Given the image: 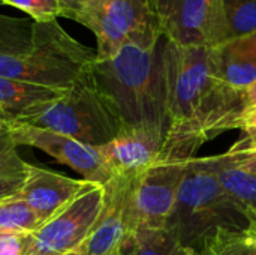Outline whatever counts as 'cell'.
Here are the masks:
<instances>
[{"instance_id": "1", "label": "cell", "mask_w": 256, "mask_h": 255, "mask_svg": "<svg viewBox=\"0 0 256 255\" xmlns=\"http://www.w3.org/2000/svg\"><path fill=\"white\" fill-rule=\"evenodd\" d=\"M165 89L168 131L162 158H194L202 143L237 129L248 111L243 89L216 77L208 47H182L166 39Z\"/></svg>"}, {"instance_id": "2", "label": "cell", "mask_w": 256, "mask_h": 255, "mask_svg": "<svg viewBox=\"0 0 256 255\" xmlns=\"http://www.w3.org/2000/svg\"><path fill=\"white\" fill-rule=\"evenodd\" d=\"M165 45L129 42L108 60H96L92 78L114 104L124 126L168 131L165 89Z\"/></svg>"}, {"instance_id": "3", "label": "cell", "mask_w": 256, "mask_h": 255, "mask_svg": "<svg viewBox=\"0 0 256 255\" xmlns=\"http://www.w3.org/2000/svg\"><path fill=\"white\" fill-rule=\"evenodd\" d=\"M250 224L248 207L222 185L216 156L190 158L164 230L184 248L202 255L219 230H244Z\"/></svg>"}, {"instance_id": "4", "label": "cell", "mask_w": 256, "mask_h": 255, "mask_svg": "<svg viewBox=\"0 0 256 255\" xmlns=\"http://www.w3.org/2000/svg\"><path fill=\"white\" fill-rule=\"evenodd\" d=\"M9 120L50 129L94 147L110 143L124 128L114 104L94 84L92 72L60 98L36 105Z\"/></svg>"}, {"instance_id": "5", "label": "cell", "mask_w": 256, "mask_h": 255, "mask_svg": "<svg viewBox=\"0 0 256 255\" xmlns=\"http://www.w3.org/2000/svg\"><path fill=\"white\" fill-rule=\"evenodd\" d=\"M33 47L26 54H0V77L54 89H70L96 62V51L74 39L57 20L33 21Z\"/></svg>"}, {"instance_id": "6", "label": "cell", "mask_w": 256, "mask_h": 255, "mask_svg": "<svg viewBox=\"0 0 256 255\" xmlns=\"http://www.w3.org/2000/svg\"><path fill=\"white\" fill-rule=\"evenodd\" d=\"M69 18L96 36V60L111 59L129 42L154 44L164 36L153 0H96Z\"/></svg>"}, {"instance_id": "7", "label": "cell", "mask_w": 256, "mask_h": 255, "mask_svg": "<svg viewBox=\"0 0 256 255\" xmlns=\"http://www.w3.org/2000/svg\"><path fill=\"white\" fill-rule=\"evenodd\" d=\"M189 159L162 158L130 182L126 225L128 234L136 230H164L172 212Z\"/></svg>"}, {"instance_id": "8", "label": "cell", "mask_w": 256, "mask_h": 255, "mask_svg": "<svg viewBox=\"0 0 256 255\" xmlns=\"http://www.w3.org/2000/svg\"><path fill=\"white\" fill-rule=\"evenodd\" d=\"M162 35L182 47L216 48L230 41L224 0H153Z\"/></svg>"}, {"instance_id": "9", "label": "cell", "mask_w": 256, "mask_h": 255, "mask_svg": "<svg viewBox=\"0 0 256 255\" xmlns=\"http://www.w3.org/2000/svg\"><path fill=\"white\" fill-rule=\"evenodd\" d=\"M104 186L98 185L56 216L26 236L24 255L86 254L84 246L104 206Z\"/></svg>"}, {"instance_id": "10", "label": "cell", "mask_w": 256, "mask_h": 255, "mask_svg": "<svg viewBox=\"0 0 256 255\" xmlns=\"http://www.w3.org/2000/svg\"><path fill=\"white\" fill-rule=\"evenodd\" d=\"M8 131L15 146H30L42 150L90 183L104 186L114 177L99 149L94 146L50 129L14 120H8Z\"/></svg>"}, {"instance_id": "11", "label": "cell", "mask_w": 256, "mask_h": 255, "mask_svg": "<svg viewBox=\"0 0 256 255\" xmlns=\"http://www.w3.org/2000/svg\"><path fill=\"white\" fill-rule=\"evenodd\" d=\"M94 186L98 185L84 179H70L51 170L27 164L18 194L36 213L40 224H45Z\"/></svg>"}, {"instance_id": "12", "label": "cell", "mask_w": 256, "mask_h": 255, "mask_svg": "<svg viewBox=\"0 0 256 255\" xmlns=\"http://www.w3.org/2000/svg\"><path fill=\"white\" fill-rule=\"evenodd\" d=\"M165 135L148 128L124 126L110 143L98 147L114 176L135 177L160 156Z\"/></svg>"}, {"instance_id": "13", "label": "cell", "mask_w": 256, "mask_h": 255, "mask_svg": "<svg viewBox=\"0 0 256 255\" xmlns=\"http://www.w3.org/2000/svg\"><path fill=\"white\" fill-rule=\"evenodd\" d=\"M134 177L114 176L104 185V206L98 222L84 246L87 255H105L120 249L128 234L126 207L130 182Z\"/></svg>"}, {"instance_id": "14", "label": "cell", "mask_w": 256, "mask_h": 255, "mask_svg": "<svg viewBox=\"0 0 256 255\" xmlns=\"http://www.w3.org/2000/svg\"><path fill=\"white\" fill-rule=\"evenodd\" d=\"M216 77L234 89H244L256 80V33L228 41L213 48Z\"/></svg>"}, {"instance_id": "15", "label": "cell", "mask_w": 256, "mask_h": 255, "mask_svg": "<svg viewBox=\"0 0 256 255\" xmlns=\"http://www.w3.org/2000/svg\"><path fill=\"white\" fill-rule=\"evenodd\" d=\"M218 174L226 191L242 204L256 210V153L216 155Z\"/></svg>"}, {"instance_id": "16", "label": "cell", "mask_w": 256, "mask_h": 255, "mask_svg": "<svg viewBox=\"0 0 256 255\" xmlns=\"http://www.w3.org/2000/svg\"><path fill=\"white\" fill-rule=\"evenodd\" d=\"M66 90L0 77V110L9 117H15L36 105L60 98Z\"/></svg>"}, {"instance_id": "17", "label": "cell", "mask_w": 256, "mask_h": 255, "mask_svg": "<svg viewBox=\"0 0 256 255\" xmlns=\"http://www.w3.org/2000/svg\"><path fill=\"white\" fill-rule=\"evenodd\" d=\"M40 225L39 218L20 194L0 200V233L32 234Z\"/></svg>"}, {"instance_id": "18", "label": "cell", "mask_w": 256, "mask_h": 255, "mask_svg": "<svg viewBox=\"0 0 256 255\" xmlns=\"http://www.w3.org/2000/svg\"><path fill=\"white\" fill-rule=\"evenodd\" d=\"M244 230H219L202 255H256V224Z\"/></svg>"}, {"instance_id": "19", "label": "cell", "mask_w": 256, "mask_h": 255, "mask_svg": "<svg viewBox=\"0 0 256 255\" xmlns=\"http://www.w3.org/2000/svg\"><path fill=\"white\" fill-rule=\"evenodd\" d=\"M33 21L0 15V54H26L33 47Z\"/></svg>"}, {"instance_id": "20", "label": "cell", "mask_w": 256, "mask_h": 255, "mask_svg": "<svg viewBox=\"0 0 256 255\" xmlns=\"http://www.w3.org/2000/svg\"><path fill=\"white\" fill-rule=\"evenodd\" d=\"M135 255H196L184 248L166 230H136L134 234Z\"/></svg>"}, {"instance_id": "21", "label": "cell", "mask_w": 256, "mask_h": 255, "mask_svg": "<svg viewBox=\"0 0 256 255\" xmlns=\"http://www.w3.org/2000/svg\"><path fill=\"white\" fill-rule=\"evenodd\" d=\"M230 41L256 33V0H224Z\"/></svg>"}, {"instance_id": "22", "label": "cell", "mask_w": 256, "mask_h": 255, "mask_svg": "<svg viewBox=\"0 0 256 255\" xmlns=\"http://www.w3.org/2000/svg\"><path fill=\"white\" fill-rule=\"evenodd\" d=\"M26 12L34 23H48L62 17V6L58 0H0Z\"/></svg>"}, {"instance_id": "23", "label": "cell", "mask_w": 256, "mask_h": 255, "mask_svg": "<svg viewBox=\"0 0 256 255\" xmlns=\"http://www.w3.org/2000/svg\"><path fill=\"white\" fill-rule=\"evenodd\" d=\"M27 162L16 153V146L12 141L8 125L0 128V174L4 176H24Z\"/></svg>"}, {"instance_id": "24", "label": "cell", "mask_w": 256, "mask_h": 255, "mask_svg": "<svg viewBox=\"0 0 256 255\" xmlns=\"http://www.w3.org/2000/svg\"><path fill=\"white\" fill-rule=\"evenodd\" d=\"M237 129L242 135L228 150L232 153H256V111H246Z\"/></svg>"}, {"instance_id": "25", "label": "cell", "mask_w": 256, "mask_h": 255, "mask_svg": "<svg viewBox=\"0 0 256 255\" xmlns=\"http://www.w3.org/2000/svg\"><path fill=\"white\" fill-rule=\"evenodd\" d=\"M27 234L0 233V255H24Z\"/></svg>"}, {"instance_id": "26", "label": "cell", "mask_w": 256, "mask_h": 255, "mask_svg": "<svg viewBox=\"0 0 256 255\" xmlns=\"http://www.w3.org/2000/svg\"><path fill=\"white\" fill-rule=\"evenodd\" d=\"M24 176H4L0 174V200L14 194H18L22 185Z\"/></svg>"}, {"instance_id": "27", "label": "cell", "mask_w": 256, "mask_h": 255, "mask_svg": "<svg viewBox=\"0 0 256 255\" xmlns=\"http://www.w3.org/2000/svg\"><path fill=\"white\" fill-rule=\"evenodd\" d=\"M96 0H58L60 6H62V17L69 18L74 12H76L78 9L93 3Z\"/></svg>"}, {"instance_id": "28", "label": "cell", "mask_w": 256, "mask_h": 255, "mask_svg": "<svg viewBox=\"0 0 256 255\" xmlns=\"http://www.w3.org/2000/svg\"><path fill=\"white\" fill-rule=\"evenodd\" d=\"M248 111H256V80L243 89Z\"/></svg>"}, {"instance_id": "29", "label": "cell", "mask_w": 256, "mask_h": 255, "mask_svg": "<svg viewBox=\"0 0 256 255\" xmlns=\"http://www.w3.org/2000/svg\"><path fill=\"white\" fill-rule=\"evenodd\" d=\"M120 255H135V245H134V237L132 234H129L123 245H122V249H120Z\"/></svg>"}, {"instance_id": "30", "label": "cell", "mask_w": 256, "mask_h": 255, "mask_svg": "<svg viewBox=\"0 0 256 255\" xmlns=\"http://www.w3.org/2000/svg\"><path fill=\"white\" fill-rule=\"evenodd\" d=\"M10 117L6 114V113H3L2 110H0V128H4L6 125H8V120H9Z\"/></svg>"}, {"instance_id": "31", "label": "cell", "mask_w": 256, "mask_h": 255, "mask_svg": "<svg viewBox=\"0 0 256 255\" xmlns=\"http://www.w3.org/2000/svg\"><path fill=\"white\" fill-rule=\"evenodd\" d=\"M248 212H249V218H250V221H254V222L256 224V210L248 207Z\"/></svg>"}, {"instance_id": "32", "label": "cell", "mask_w": 256, "mask_h": 255, "mask_svg": "<svg viewBox=\"0 0 256 255\" xmlns=\"http://www.w3.org/2000/svg\"><path fill=\"white\" fill-rule=\"evenodd\" d=\"M122 249V248H120ZM120 249H116V251H112V252H108V254L105 255H120Z\"/></svg>"}, {"instance_id": "33", "label": "cell", "mask_w": 256, "mask_h": 255, "mask_svg": "<svg viewBox=\"0 0 256 255\" xmlns=\"http://www.w3.org/2000/svg\"><path fill=\"white\" fill-rule=\"evenodd\" d=\"M75 255H87V254H75Z\"/></svg>"}, {"instance_id": "34", "label": "cell", "mask_w": 256, "mask_h": 255, "mask_svg": "<svg viewBox=\"0 0 256 255\" xmlns=\"http://www.w3.org/2000/svg\"><path fill=\"white\" fill-rule=\"evenodd\" d=\"M72 255H75V254H72Z\"/></svg>"}]
</instances>
